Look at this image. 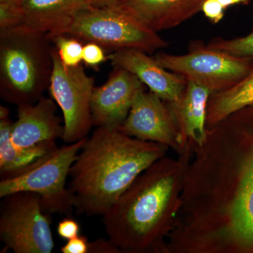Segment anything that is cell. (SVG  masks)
Returning <instances> with one entry per match:
<instances>
[{"mask_svg":"<svg viewBox=\"0 0 253 253\" xmlns=\"http://www.w3.org/2000/svg\"><path fill=\"white\" fill-rule=\"evenodd\" d=\"M135 75L114 66L109 79L94 87L91 99L93 126L119 129L126 121L134 96L144 88Z\"/></svg>","mask_w":253,"mask_h":253,"instance_id":"9c48e42d","label":"cell"},{"mask_svg":"<svg viewBox=\"0 0 253 253\" xmlns=\"http://www.w3.org/2000/svg\"><path fill=\"white\" fill-rule=\"evenodd\" d=\"M61 35L94 42L113 51L134 49L150 54L169 45L157 32L146 27L116 5L89 6L82 10Z\"/></svg>","mask_w":253,"mask_h":253,"instance_id":"5b68a950","label":"cell"},{"mask_svg":"<svg viewBox=\"0 0 253 253\" xmlns=\"http://www.w3.org/2000/svg\"><path fill=\"white\" fill-rule=\"evenodd\" d=\"M251 0H206L201 12L212 24H217L224 18L226 10L236 4H249Z\"/></svg>","mask_w":253,"mask_h":253,"instance_id":"44dd1931","label":"cell"},{"mask_svg":"<svg viewBox=\"0 0 253 253\" xmlns=\"http://www.w3.org/2000/svg\"><path fill=\"white\" fill-rule=\"evenodd\" d=\"M151 169L133 182L102 215L108 238L121 251H140L153 242L172 194V177Z\"/></svg>","mask_w":253,"mask_h":253,"instance_id":"7a4b0ae2","label":"cell"},{"mask_svg":"<svg viewBox=\"0 0 253 253\" xmlns=\"http://www.w3.org/2000/svg\"><path fill=\"white\" fill-rule=\"evenodd\" d=\"M86 137L56 148L16 174L1 178L0 198L15 193L32 192L41 196L47 214H67L74 209V198L66 179Z\"/></svg>","mask_w":253,"mask_h":253,"instance_id":"277c9868","label":"cell"},{"mask_svg":"<svg viewBox=\"0 0 253 253\" xmlns=\"http://www.w3.org/2000/svg\"><path fill=\"white\" fill-rule=\"evenodd\" d=\"M9 117V109L6 106H0V119Z\"/></svg>","mask_w":253,"mask_h":253,"instance_id":"83f0119b","label":"cell"},{"mask_svg":"<svg viewBox=\"0 0 253 253\" xmlns=\"http://www.w3.org/2000/svg\"><path fill=\"white\" fill-rule=\"evenodd\" d=\"M121 250L109 239H99L89 242L88 253H117Z\"/></svg>","mask_w":253,"mask_h":253,"instance_id":"484cf974","label":"cell"},{"mask_svg":"<svg viewBox=\"0 0 253 253\" xmlns=\"http://www.w3.org/2000/svg\"><path fill=\"white\" fill-rule=\"evenodd\" d=\"M206 0H118L119 6L155 32L179 26L202 9Z\"/></svg>","mask_w":253,"mask_h":253,"instance_id":"4fadbf2b","label":"cell"},{"mask_svg":"<svg viewBox=\"0 0 253 253\" xmlns=\"http://www.w3.org/2000/svg\"><path fill=\"white\" fill-rule=\"evenodd\" d=\"M21 0H0V3H5V4H20Z\"/></svg>","mask_w":253,"mask_h":253,"instance_id":"f1b7e54d","label":"cell"},{"mask_svg":"<svg viewBox=\"0 0 253 253\" xmlns=\"http://www.w3.org/2000/svg\"><path fill=\"white\" fill-rule=\"evenodd\" d=\"M89 244L87 238L79 234L76 237L68 240L60 250L62 253H88Z\"/></svg>","mask_w":253,"mask_h":253,"instance_id":"d4e9b609","label":"cell"},{"mask_svg":"<svg viewBox=\"0 0 253 253\" xmlns=\"http://www.w3.org/2000/svg\"><path fill=\"white\" fill-rule=\"evenodd\" d=\"M189 46L185 54L158 53L154 58L168 71L207 86L212 94L235 85L253 70V59L212 49L201 42Z\"/></svg>","mask_w":253,"mask_h":253,"instance_id":"52a82bcc","label":"cell"},{"mask_svg":"<svg viewBox=\"0 0 253 253\" xmlns=\"http://www.w3.org/2000/svg\"><path fill=\"white\" fill-rule=\"evenodd\" d=\"M113 66L124 68L135 75L139 81L169 104L180 99L187 81L179 75L168 71L155 58L141 50L126 49L113 51L109 55Z\"/></svg>","mask_w":253,"mask_h":253,"instance_id":"8fae6325","label":"cell"},{"mask_svg":"<svg viewBox=\"0 0 253 253\" xmlns=\"http://www.w3.org/2000/svg\"><path fill=\"white\" fill-rule=\"evenodd\" d=\"M212 94L207 86L187 81L180 99L172 104L175 119L179 120L186 134L199 145L206 141L208 106Z\"/></svg>","mask_w":253,"mask_h":253,"instance_id":"9a60e30c","label":"cell"},{"mask_svg":"<svg viewBox=\"0 0 253 253\" xmlns=\"http://www.w3.org/2000/svg\"><path fill=\"white\" fill-rule=\"evenodd\" d=\"M21 4L0 3V31L18 28L21 24Z\"/></svg>","mask_w":253,"mask_h":253,"instance_id":"7402d4cb","label":"cell"},{"mask_svg":"<svg viewBox=\"0 0 253 253\" xmlns=\"http://www.w3.org/2000/svg\"><path fill=\"white\" fill-rule=\"evenodd\" d=\"M50 38V37H49ZM60 59L66 66H77L83 61V46L82 41L73 37L59 35L52 37Z\"/></svg>","mask_w":253,"mask_h":253,"instance_id":"ffe728a7","label":"cell"},{"mask_svg":"<svg viewBox=\"0 0 253 253\" xmlns=\"http://www.w3.org/2000/svg\"><path fill=\"white\" fill-rule=\"evenodd\" d=\"M0 241L15 253H51L54 241L49 215L41 196L32 192L15 193L1 199Z\"/></svg>","mask_w":253,"mask_h":253,"instance_id":"8992f818","label":"cell"},{"mask_svg":"<svg viewBox=\"0 0 253 253\" xmlns=\"http://www.w3.org/2000/svg\"><path fill=\"white\" fill-rule=\"evenodd\" d=\"M89 6L86 0H21L22 18L18 28L47 33L50 38L59 36Z\"/></svg>","mask_w":253,"mask_h":253,"instance_id":"5bb4252c","label":"cell"},{"mask_svg":"<svg viewBox=\"0 0 253 253\" xmlns=\"http://www.w3.org/2000/svg\"><path fill=\"white\" fill-rule=\"evenodd\" d=\"M12 121L0 119V174L1 178L16 174L57 148L56 141H48L29 146L18 147L11 140Z\"/></svg>","mask_w":253,"mask_h":253,"instance_id":"2e32d148","label":"cell"},{"mask_svg":"<svg viewBox=\"0 0 253 253\" xmlns=\"http://www.w3.org/2000/svg\"><path fill=\"white\" fill-rule=\"evenodd\" d=\"M158 143L98 126L86 137L70 169L68 188L79 214L101 215L162 156Z\"/></svg>","mask_w":253,"mask_h":253,"instance_id":"6da1fadb","label":"cell"},{"mask_svg":"<svg viewBox=\"0 0 253 253\" xmlns=\"http://www.w3.org/2000/svg\"><path fill=\"white\" fill-rule=\"evenodd\" d=\"M253 106V70L235 85L211 95L207 123L217 125L241 110Z\"/></svg>","mask_w":253,"mask_h":253,"instance_id":"ac0fdd59","label":"cell"},{"mask_svg":"<svg viewBox=\"0 0 253 253\" xmlns=\"http://www.w3.org/2000/svg\"><path fill=\"white\" fill-rule=\"evenodd\" d=\"M237 116L253 132V108H246ZM233 208L232 224L240 239L253 243V153L246 164Z\"/></svg>","mask_w":253,"mask_h":253,"instance_id":"e0dca14e","label":"cell"},{"mask_svg":"<svg viewBox=\"0 0 253 253\" xmlns=\"http://www.w3.org/2000/svg\"><path fill=\"white\" fill-rule=\"evenodd\" d=\"M88 4L94 7H106L113 6L118 0H86Z\"/></svg>","mask_w":253,"mask_h":253,"instance_id":"4316f807","label":"cell"},{"mask_svg":"<svg viewBox=\"0 0 253 253\" xmlns=\"http://www.w3.org/2000/svg\"><path fill=\"white\" fill-rule=\"evenodd\" d=\"M51 55L53 70L49 90L51 97L62 111V139L71 144L87 137L93 126L91 99L94 78L86 74L82 64L71 67L65 66L55 46Z\"/></svg>","mask_w":253,"mask_h":253,"instance_id":"ba28073f","label":"cell"},{"mask_svg":"<svg viewBox=\"0 0 253 253\" xmlns=\"http://www.w3.org/2000/svg\"><path fill=\"white\" fill-rule=\"evenodd\" d=\"M104 48L94 42H87L83 46V62L86 66L96 68L106 59Z\"/></svg>","mask_w":253,"mask_h":253,"instance_id":"603a6c76","label":"cell"},{"mask_svg":"<svg viewBox=\"0 0 253 253\" xmlns=\"http://www.w3.org/2000/svg\"><path fill=\"white\" fill-rule=\"evenodd\" d=\"M207 46L233 56L253 60V30L246 36L233 39L214 38Z\"/></svg>","mask_w":253,"mask_h":253,"instance_id":"d6986e66","label":"cell"},{"mask_svg":"<svg viewBox=\"0 0 253 253\" xmlns=\"http://www.w3.org/2000/svg\"><path fill=\"white\" fill-rule=\"evenodd\" d=\"M51 38L22 28L0 31V96L9 104H33L49 89Z\"/></svg>","mask_w":253,"mask_h":253,"instance_id":"3957f363","label":"cell"},{"mask_svg":"<svg viewBox=\"0 0 253 253\" xmlns=\"http://www.w3.org/2000/svg\"><path fill=\"white\" fill-rule=\"evenodd\" d=\"M56 231L60 238L68 241L79 235L81 226L73 218L65 217L58 223Z\"/></svg>","mask_w":253,"mask_h":253,"instance_id":"cb8c5ba5","label":"cell"},{"mask_svg":"<svg viewBox=\"0 0 253 253\" xmlns=\"http://www.w3.org/2000/svg\"><path fill=\"white\" fill-rule=\"evenodd\" d=\"M163 101L143 88L136 93L129 114L118 129L140 140L172 144L175 135V117Z\"/></svg>","mask_w":253,"mask_h":253,"instance_id":"30bf717a","label":"cell"},{"mask_svg":"<svg viewBox=\"0 0 253 253\" xmlns=\"http://www.w3.org/2000/svg\"><path fill=\"white\" fill-rule=\"evenodd\" d=\"M56 111L54 100L45 96L35 104L18 106L17 120L13 123L11 131L13 144L25 148L62 139L64 126Z\"/></svg>","mask_w":253,"mask_h":253,"instance_id":"7c38bea8","label":"cell"}]
</instances>
